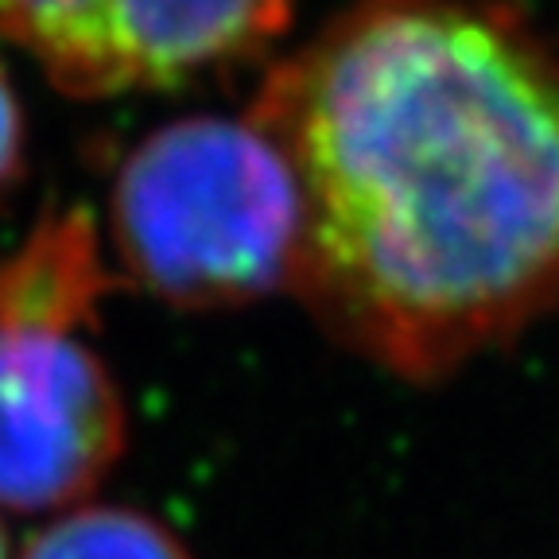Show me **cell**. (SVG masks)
<instances>
[{
    "instance_id": "6da1fadb",
    "label": "cell",
    "mask_w": 559,
    "mask_h": 559,
    "mask_svg": "<svg viewBox=\"0 0 559 559\" xmlns=\"http://www.w3.org/2000/svg\"><path fill=\"white\" fill-rule=\"evenodd\" d=\"M299 191L288 288L439 381L559 304V39L506 0H354L257 86Z\"/></svg>"
},
{
    "instance_id": "52a82bcc",
    "label": "cell",
    "mask_w": 559,
    "mask_h": 559,
    "mask_svg": "<svg viewBox=\"0 0 559 559\" xmlns=\"http://www.w3.org/2000/svg\"><path fill=\"white\" fill-rule=\"evenodd\" d=\"M20 164H24V114L9 74L0 67V187L16 179Z\"/></svg>"
},
{
    "instance_id": "7a4b0ae2",
    "label": "cell",
    "mask_w": 559,
    "mask_h": 559,
    "mask_svg": "<svg viewBox=\"0 0 559 559\" xmlns=\"http://www.w3.org/2000/svg\"><path fill=\"white\" fill-rule=\"evenodd\" d=\"M114 241L129 280L179 311L257 304L296 264L288 159L249 114L167 124L117 175Z\"/></svg>"
},
{
    "instance_id": "277c9868",
    "label": "cell",
    "mask_w": 559,
    "mask_h": 559,
    "mask_svg": "<svg viewBox=\"0 0 559 559\" xmlns=\"http://www.w3.org/2000/svg\"><path fill=\"white\" fill-rule=\"evenodd\" d=\"M124 401L67 331L0 323V506L44 513L90 498L124 451Z\"/></svg>"
},
{
    "instance_id": "5b68a950",
    "label": "cell",
    "mask_w": 559,
    "mask_h": 559,
    "mask_svg": "<svg viewBox=\"0 0 559 559\" xmlns=\"http://www.w3.org/2000/svg\"><path fill=\"white\" fill-rule=\"evenodd\" d=\"M97 253L82 218L47 226L39 241L0 269V323L62 331L97 296Z\"/></svg>"
},
{
    "instance_id": "3957f363",
    "label": "cell",
    "mask_w": 559,
    "mask_h": 559,
    "mask_svg": "<svg viewBox=\"0 0 559 559\" xmlns=\"http://www.w3.org/2000/svg\"><path fill=\"white\" fill-rule=\"evenodd\" d=\"M296 0H0V35L70 97L175 86L269 47Z\"/></svg>"
},
{
    "instance_id": "ba28073f",
    "label": "cell",
    "mask_w": 559,
    "mask_h": 559,
    "mask_svg": "<svg viewBox=\"0 0 559 559\" xmlns=\"http://www.w3.org/2000/svg\"><path fill=\"white\" fill-rule=\"evenodd\" d=\"M0 559H9V540H4V528H0Z\"/></svg>"
},
{
    "instance_id": "8992f818",
    "label": "cell",
    "mask_w": 559,
    "mask_h": 559,
    "mask_svg": "<svg viewBox=\"0 0 559 559\" xmlns=\"http://www.w3.org/2000/svg\"><path fill=\"white\" fill-rule=\"evenodd\" d=\"M20 559H191V551L140 509L86 506L35 533Z\"/></svg>"
}]
</instances>
